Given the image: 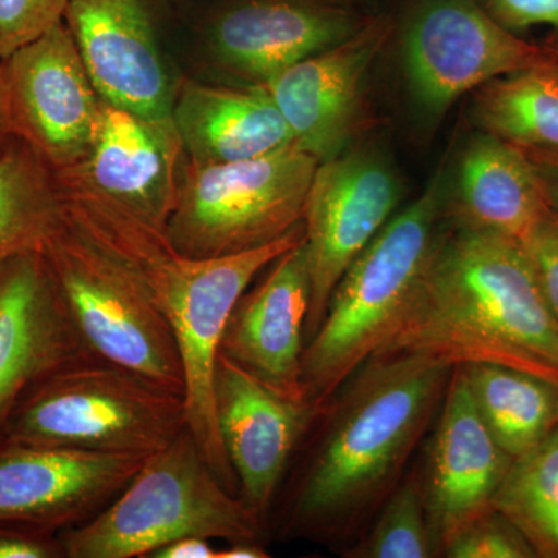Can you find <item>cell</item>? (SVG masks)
Masks as SVG:
<instances>
[{
  "label": "cell",
  "instance_id": "cell-23",
  "mask_svg": "<svg viewBox=\"0 0 558 558\" xmlns=\"http://www.w3.org/2000/svg\"><path fill=\"white\" fill-rule=\"evenodd\" d=\"M459 368L484 424L510 458L534 449L557 428L556 385L497 363H468Z\"/></svg>",
  "mask_w": 558,
  "mask_h": 558
},
{
  "label": "cell",
  "instance_id": "cell-8",
  "mask_svg": "<svg viewBox=\"0 0 558 558\" xmlns=\"http://www.w3.org/2000/svg\"><path fill=\"white\" fill-rule=\"evenodd\" d=\"M43 253L81 340L94 357L185 392L182 360L170 325L112 253L65 211Z\"/></svg>",
  "mask_w": 558,
  "mask_h": 558
},
{
  "label": "cell",
  "instance_id": "cell-29",
  "mask_svg": "<svg viewBox=\"0 0 558 558\" xmlns=\"http://www.w3.org/2000/svg\"><path fill=\"white\" fill-rule=\"evenodd\" d=\"M69 0H0V60L64 21Z\"/></svg>",
  "mask_w": 558,
  "mask_h": 558
},
{
  "label": "cell",
  "instance_id": "cell-27",
  "mask_svg": "<svg viewBox=\"0 0 558 558\" xmlns=\"http://www.w3.org/2000/svg\"><path fill=\"white\" fill-rule=\"evenodd\" d=\"M351 557L359 558H428L438 556L435 537L429 526L422 483L407 480L392 492L379 520L368 537Z\"/></svg>",
  "mask_w": 558,
  "mask_h": 558
},
{
  "label": "cell",
  "instance_id": "cell-25",
  "mask_svg": "<svg viewBox=\"0 0 558 558\" xmlns=\"http://www.w3.org/2000/svg\"><path fill=\"white\" fill-rule=\"evenodd\" d=\"M473 112L487 134L558 153V76L553 70H526L484 84Z\"/></svg>",
  "mask_w": 558,
  "mask_h": 558
},
{
  "label": "cell",
  "instance_id": "cell-18",
  "mask_svg": "<svg viewBox=\"0 0 558 558\" xmlns=\"http://www.w3.org/2000/svg\"><path fill=\"white\" fill-rule=\"evenodd\" d=\"M310 306V260L303 240L278 256L255 288L242 293L223 330L220 354L275 391L310 402L301 380Z\"/></svg>",
  "mask_w": 558,
  "mask_h": 558
},
{
  "label": "cell",
  "instance_id": "cell-7",
  "mask_svg": "<svg viewBox=\"0 0 558 558\" xmlns=\"http://www.w3.org/2000/svg\"><path fill=\"white\" fill-rule=\"evenodd\" d=\"M318 160L296 146L258 159L197 165L186 161L168 238L190 258L238 255L281 240L303 222Z\"/></svg>",
  "mask_w": 558,
  "mask_h": 558
},
{
  "label": "cell",
  "instance_id": "cell-33",
  "mask_svg": "<svg viewBox=\"0 0 558 558\" xmlns=\"http://www.w3.org/2000/svg\"><path fill=\"white\" fill-rule=\"evenodd\" d=\"M218 549L211 539L186 537L168 543L150 553L148 558H216Z\"/></svg>",
  "mask_w": 558,
  "mask_h": 558
},
{
  "label": "cell",
  "instance_id": "cell-2",
  "mask_svg": "<svg viewBox=\"0 0 558 558\" xmlns=\"http://www.w3.org/2000/svg\"><path fill=\"white\" fill-rule=\"evenodd\" d=\"M396 352L453 366L497 363L558 388V318L526 252L459 223L439 234L409 310L377 354Z\"/></svg>",
  "mask_w": 558,
  "mask_h": 558
},
{
  "label": "cell",
  "instance_id": "cell-30",
  "mask_svg": "<svg viewBox=\"0 0 558 558\" xmlns=\"http://www.w3.org/2000/svg\"><path fill=\"white\" fill-rule=\"evenodd\" d=\"M521 247L526 252L550 310L558 318V216L549 211Z\"/></svg>",
  "mask_w": 558,
  "mask_h": 558
},
{
  "label": "cell",
  "instance_id": "cell-31",
  "mask_svg": "<svg viewBox=\"0 0 558 558\" xmlns=\"http://www.w3.org/2000/svg\"><path fill=\"white\" fill-rule=\"evenodd\" d=\"M0 558H65L60 534L0 524Z\"/></svg>",
  "mask_w": 558,
  "mask_h": 558
},
{
  "label": "cell",
  "instance_id": "cell-13",
  "mask_svg": "<svg viewBox=\"0 0 558 558\" xmlns=\"http://www.w3.org/2000/svg\"><path fill=\"white\" fill-rule=\"evenodd\" d=\"M392 32L389 17H373L343 43L255 84L277 106L296 148L318 163L348 149L360 123L369 70Z\"/></svg>",
  "mask_w": 558,
  "mask_h": 558
},
{
  "label": "cell",
  "instance_id": "cell-11",
  "mask_svg": "<svg viewBox=\"0 0 558 558\" xmlns=\"http://www.w3.org/2000/svg\"><path fill=\"white\" fill-rule=\"evenodd\" d=\"M16 137L53 172L86 159L102 100L64 21L3 60Z\"/></svg>",
  "mask_w": 558,
  "mask_h": 558
},
{
  "label": "cell",
  "instance_id": "cell-34",
  "mask_svg": "<svg viewBox=\"0 0 558 558\" xmlns=\"http://www.w3.org/2000/svg\"><path fill=\"white\" fill-rule=\"evenodd\" d=\"M13 119H11L9 90H7L5 68L0 60V156L10 148L16 140Z\"/></svg>",
  "mask_w": 558,
  "mask_h": 558
},
{
  "label": "cell",
  "instance_id": "cell-20",
  "mask_svg": "<svg viewBox=\"0 0 558 558\" xmlns=\"http://www.w3.org/2000/svg\"><path fill=\"white\" fill-rule=\"evenodd\" d=\"M185 163L171 119L148 120L102 101L90 153L64 172L140 218L167 227Z\"/></svg>",
  "mask_w": 558,
  "mask_h": 558
},
{
  "label": "cell",
  "instance_id": "cell-36",
  "mask_svg": "<svg viewBox=\"0 0 558 558\" xmlns=\"http://www.w3.org/2000/svg\"><path fill=\"white\" fill-rule=\"evenodd\" d=\"M328 2L341 3V5L352 7V2H354V0H328Z\"/></svg>",
  "mask_w": 558,
  "mask_h": 558
},
{
  "label": "cell",
  "instance_id": "cell-19",
  "mask_svg": "<svg viewBox=\"0 0 558 558\" xmlns=\"http://www.w3.org/2000/svg\"><path fill=\"white\" fill-rule=\"evenodd\" d=\"M512 461L480 416L464 373L454 366L421 481L438 553L470 521L494 509Z\"/></svg>",
  "mask_w": 558,
  "mask_h": 558
},
{
  "label": "cell",
  "instance_id": "cell-9",
  "mask_svg": "<svg viewBox=\"0 0 558 558\" xmlns=\"http://www.w3.org/2000/svg\"><path fill=\"white\" fill-rule=\"evenodd\" d=\"M402 49L411 94L433 116L490 81L554 70L546 51L513 36L473 0H417Z\"/></svg>",
  "mask_w": 558,
  "mask_h": 558
},
{
  "label": "cell",
  "instance_id": "cell-17",
  "mask_svg": "<svg viewBox=\"0 0 558 558\" xmlns=\"http://www.w3.org/2000/svg\"><path fill=\"white\" fill-rule=\"evenodd\" d=\"M90 355L44 253L5 260L0 266V435L33 385Z\"/></svg>",
  "mask_w": 558,
  "mask_h": 558
},
{
  "label": "cell",
  "instance_id": "cell-21",
  "mask_svg": "<svg viewBox=\"0 0 558 558\" xmlns=\"http://www.w3.org/2000/svg\"><path fill=\"white\" fill-rule=\"evenodd\" d=\"M171 120L186 161L197 167L258 159L295 146L288 123L259 86L185 81L175 89Z\"/></svg>",
  "mask_w": 558,
  "mask_h": 558
},
{
  "label": "cell",
  "instance_id": "cell-5",
  "mask_svg": "<svg viewBox=\"0 0 558 558\" xmlns=\"http://www.w3.org/2000/svg\"><path fill=\"white\" fill-rule=\"evenodd\" d=\"M264 520L223 486L190 429L149 454L94 519L61 532L65 558H148L186 537L259 542Z\"/></svg>",
  "mask_w": 558,
  "mask_h": 558
},
{
  "label": "cell",
  "instance_id": "cell-3",
  "mask_svg": "<svg viewBox=\"0 0 558 558\" xmlns=\"http://www.w3.org/2000/svg\"><path fill=\"white\" fill-rule=\"evenodd\" d=\"M453 369L411 352L363 363L323 407L328 417L293 492L286 527L328 537L373 508L440 410Z\"/></svg>",
  "mask_w": 558,
  "mask_h": 558
},
{
  "label": "cell",
  "instance_id": "cell-12",
  "mask_svg": "<svg viewBox=\"0 0 558 558\" xmlns=\"http://www.w3.org/2000/svg\"><path fill=\"white\" fill-rule=\"evenodd\" d=\"M146 458L33 446L0 436V524L54 534L80 526L130 484Z\"/></svg>",
  "mask_w": 558,
  "mask_h": 558
},
{
  "label": "cell",
  "instance_id": "cell-28",
  "mask_svg": "<svg viewBox=\"0 0 558 558\" xmlns=\"http://www.w3.org/2000/svg\"><path fill=\"white\" fill-rule=\"evenodd\" d=\"M442 553L449 558L537 557L519 529L495 509L470 521L446 543Z\"/></svg>",
  "mask_w": 558,
  "mask_h": 558
},
{
  "label": "cell",
  "instance_id": "cell-37",
  "mask_svg": "<svg viewBox=\"0 0 558 558\" xmlns=\"http://www.w3.org/2000/svg\"><path fill=\"white\" fill-rule=\"evenodd\" d=\"M557 432H558V425H557Z\"/></svg>",
  "mask_w": 558,
  "mask_h": 558
},
{
  "label": "cell",
  "instance_id": "cell-16",
  "mask_svg": "<svg viewBox=\"0 0 558 558\" xmlns=\"http://www.w3.org/2000/svg\"><path fill=\"white\" fill-rule=\"evenodd\" d=\"M216 421L241 497L260 519L277 494L290 458L318 414L220 354L215 371Z\"/></svg>",
  "mask_w": 558,
  "mask_h": 558
},
{
  "label": "cell",
  "instance_id": "cell-4",
  "mask_svg": "<svg viewBox=\"0 0 558 558\" xmlns=\"http://www.w3.org/2000/svg\"><path fill=\"white\" fill-rule=\"evenodd\" d=\"M442 211L436 178L392 216L340 279L301 362L304 391L315 409L322 411L398 328L438 242Z\"/></svg>",
  "mask_w": 558,
  "mask_h": 558
},
{
  "label": "cell",
  "instance_id": "cell-24",
  "mask_svg": "<svg viewBox=\"0 0 558 558\" xmlns=\"http://www.w3.org/2000/svg\"><path fill=\"white\" fill-rule=\"evenodd\" d=\"M57 175L16 138L0 156V266L22 253L43 252L62 220Z\"/></svg>",
  "mask_w": 558,
  "mask_h": 558
},
{
  "label": "cell",
  "instance_id": "cell-15",
  "mask_svg": "<svg viewBox=\"0 0 558 558\" xmlns=\"http://www.w3.org/2000/svg\"><path fill=\"white\" fill-rule=\"evenodd\" d=\"M102 101L170 120L175 89L154 22V0H69L64 13Z\"/></svg>",
  "mask_w": 558,
  "mask_h": 558
},
{
  "label": "cell",
  "instance_id": "cell-6",
  "mask_svg": "<svg viewBox=\"0 0 558 558\" xmlns=\"http://www.w3.org/2000/svg\"><path fill=\"white\" fill-rule=\"evenodd\" d=\"M185 428V392L90 355L33 385L0 436L33 446L146 458Z\"/></svg>",
  "mask_w": 558,
  "mask_h": 558
},
{
  "label": "cell",
  "instance_id": "cell-26",
  "mask_svg": "<svg viewBox=\"0 0 558 558\" xmlns=\"http://www.w3.org/2000/svg\"><path fill=\"white\" fill-rule=\"evenodd\" d=\"M494 509L513 524L537 557L558 558V432L510 464Z\"/></svg>",
  "mask_w": 558,
  "mask_h": 558
},
{
  "label": "cell",
  "instance_id": "cell-1",
  "mask_svg": "<svg viewBox=\"0 0 558 558\" xmlns=\"http://www.w3.org/2000/svg\"><path fill=\"white\" fill-rule=\"evenodd\" d=\"M54 175L65 215L134 275L170 325L185 376L186 427L209 469L236 494L240 486L216 421L220 341L242 293L278 256L304 240V223L264 247L223 258H190L172 245L165 227L95 193L69 172Z\"/></svg>",
  "mask_w": 558,
  "mask_h": 558
},
{
  "label": "cell",
  "instance_id": "cell-22",
  "mask_svg": "<svg viewBox=\"0 0 558 558\" xmlns=\"http://www.w3.org/2000/svg\"><path fill=\"white\" fill-rule=\"evenodd\" d=\"M453 202L459 226L519 244L550 211L545 185L526 157L490 134L472 142L462 156Z\"/></svg>",
  "mask_w": 558,
  "mask_h": 558
},
{
  "label": "cell",
  "instance_id": "cell-35",
  "mask_svg": "<svg viewBox=\"0 0 558 558\" xmlns=\"http://www.w3.org/2000/svg\"><path fill=\"white\" fill-rule=\"evenodd\" d=\"M270 554L267 553L259 542H238L229 543L227 548L218 549L216 558H269Z\"/></svg>",
  "mask_w": 558,
  "mask_h": 558
},
{
  "label": "cell",
  "instance_id": "cell-32",
  "mask_svg": "<svg viewBox=\"0 0 558 558\" xmlns=\"http://www.w3.org/2000/svg\"><path fill=\"white\" fill-rule=\"evenodd\" d=\"M487 7L505 27L546 24L558 28V0H487Z\"/></svg>",
  "mask_w": 558,
  "mask_h": 558
},
{
  "label": "cell",
  "instance_id": "cell-10",
  "mask_svg": "<svg viewBox=\"0 0 558 558\" xmlns=\"http://www.w3.org/2000/svg\"><path fill=\"white\" fill-rule=\"evenodd\" d=\"M400 199L398 174L380 154L347 149L318 163L303 213L311 274L306 343L340 279L392 219Z\"/></svg>",
  "mask_w": 558,
  "mask_h": 558
},
{
  "label": "cell",
  "instance_id": "cell-14",
  "mask_svg": "<svg viewBox=\"0 0 558 558\" xmlns=\"http://www.w3.org/2000/svg\"><path fill=\"white\" fill-rule=\"evenodd\" d=\"M371 20L328 0H227L209 17L207 35L219 64L255 86L351 38Z\"/></svg>",
  "mask_w": 558,
  "mask_h": 558
}]
</instances>
